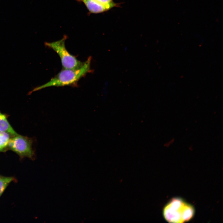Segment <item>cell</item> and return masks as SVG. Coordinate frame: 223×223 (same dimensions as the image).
<instances>
[{
  "mask_svg": "<svg viewBox=\"0 0 223 223\" xmlns=\"http://www.w3.org/2000/svg\"><path fill=\"white\" fill-rule=\"evenodd\" d=\"M91 59V57H89L82 65L78 68L64 69L48 82L34 88L29 94L48 87L63 86L75 84L82 77L91 71L90 69Z\"/></svg>",
  "mask_w": 223,
  "mask_h": 223,
  "instance_id": "6da1fadb",
  "label": "cell"
},
{
  "mask_svg": "<svg viewBox=\"0 0 223 223\" xmlns=\"http://www.w3.org/2000/svg\"><path fill=\"white\" fill-rule=\"evenodd\" d=\"M163 215L169 222L183 223L193 216L194 209L192 206L179 198H173L166 204L163 210Z\"/></svg>",
  "mask_w": 223,
  "mask_h": 223,
  "instance_id": "7a4b0ae2",
  "label": "cell"
},
{
  "mask_svg": "<svg viewBox=\"0 0 223 223\" xmlns=\"http://www.w3.org/2000/svg\"><path fill=\"white\" fill-rule=\"evenodd\" d=\"M67 37L61 39L51 42H46L45 45L54 50L59 56L64 69H75L79 68L83 64L70 54L66 49L65 44Z\"/></svg>",
  "mask_w": 223,
  "mask_h": 223,
  "instance_id": "3957f363",
  "label": "cell"
},
{
  "mask_svg": "<svg viewBox=\"0 0 223 223\" xmlns=\"http://www.w3.org/2000/svg\"><path fill=\"white\" fill-rule=\"evenodd\" d=\"M33 142L32 138L17 134L11 137L8 148L21 159L27 157L33 160L35 158V153L32 147Z\"/></svg>",
  "mask_w": 223,
  "mask_h": 223,
  "instance_id": "277c9868",
  "label": "cell"
},
{
  "mask_svg": "<svg viewBox=\"0 0 223 223\" xmlns=\"http://www.w3.org/2000/svg\"><path fill=\"white\" fill-rule=\"evenodd\" d=\"M0 131L6 132L11 136L17 134L8 122L7 116L0 111Z\"/></svg>",
  "mask_w": 223,
  "mask_h": 223,
  "instance_id": "5b68a950",
  "label": "cell"
},
{
  "mask_svg": "<svg viewBox=\"0 0 223 223\" xmlns=\"http://www.w3.org/2000/svg\"><path fill=\"white\" fill-rule=\"evenodd\" d=\"M15 181H17L16 179L14 177L5 176L0 174V197L9 184Z\"/></svg>",
  "mask_w": 223,
  "mask_h": 223,
  "instance_id": "8992f818",
  "label": "cell"
},
{
  "mask_svg": "<svg viewBox=\"0 0 223 223\" xmlns=\"http://www.w3.org/2000/svg\"><path fill=\"white\" fill-rule=\"evenodd\" d=\"M11 136L8 133L0 131V152H5L8 149V144Z\"/></svg>",
  "mask_w": 223,
  "mask_h": 223,
  "instance_id": "52a82bcc",
  "label": "cell"
},
{
  "mask_svg": "<svg viewBox=\"0 0 223 223\" xmlns=\"http://www.w3.org/2000/svg\"><path fill=\"white\" fill-rule=\"evenodd\" d=\"M99 6L104 8L107 11L112 8L119 6V4L114 2L113 0H94Z\"/></svg>",
  "mask_w": 223,
  "mask_h": 223,
  "instance_id": "ba28073f",
  "label": "cell"
},
{
  "mask_svg": "<svg viewBox=\"0 0 223 223\" xmlns=\"http://www.w3.org/2000/svg\"><path fill=\"white\" fill-rule=\"evenodd\" d=\"M174 139H172L166 143V146H169L174 142Z\"/></svg>",
  "mask_w": 223,
  "mask_h": 223,
  "instance_id": "9c48e42d",
  "label": "cell"
}]
</instances>
